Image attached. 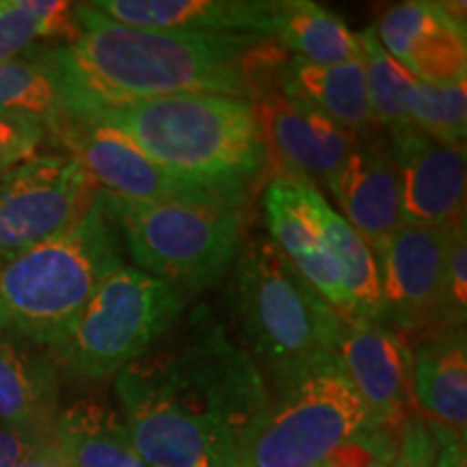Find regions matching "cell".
Listing matches in <instances>:
<instances>
[{"label":"cell","instance_id":"6da1fadb","mask_svg":"<svg viewBox=\"0 0 467 467\" xmlns=\"http://www.w3.org/2000/svg\"><path fill=\"white\" fill-rule=\"evenodd\" d=\"M115 394L150 467H241L271 396L251 355L203 309L182 340L121 368Z\"/></svg>","mask_w":467,"mask_h":467},{"label":"cell","instance_id":"7a4b0ae2","mask_svg":"<svg viewBox=\"0 0 467 467\" xmlns=\"http://www.w3.org/2000/svg\"><path fill=\"white\" fill-rule=\"evenodd\" d=\"M80 35L55 46L67 113L96 102L203 93L251 102L285 50L258 35L182 33L126 26L76 3Z\"/></svg>","mask_w":467,"mask_h":467},{"label":"cell","instance_id":"3957f363","mask_svg":"<svg viewBox=\"0 0 467 467\" xmlns=\"http://www.w3.org/2000/svg\"><path fill=\"white\" fill-rule=\"evenodd\" d=\"M72 115L119 132L154 162L191 178L249 186L268 169L254 109L236 98L180 93L96 102Z\"/></svg>","mask_w":467,"mask_h":467},{"label":"cell","instance_id":"277c9868","mask_svg":"<svg viewBox=\"0 0 467 467\" xmlns=\"http://www.w3.org/2000/svg\"><path fill=\"white\" fill-rule=\"evenodd\" d=\"M119 225L102 191L78 223L0 265V334L52 348L124 266Z\"/></svg>","mask_w":467,"mask_h":467},{"label":"cell","instance_id":"5b68a950","mask_svg":"<svg viewBox=\"0 0 467 467\" xmlns=\"http://www.w3.org/2000/svg\"><path fill=\"white\" fill-rule=\"evenodd\" d=\"M232 268L230 295L238 325L273 372L336 353L342 317L271 238L244 241Z\"/></svg>","mask_w":467,"mask_h":467},{"label":"cell","instance_id":"8992f818","mask_svg":"<svg viewBox=\"0 0 467 467\" xmlns=\"http://www.w3.org/2000/svg\"><path fill=\"white\" fill-rule=\"evenodd\" d=\"M275 379L241 467H317L375 429L336 353L275 372Z\"/></svg>","mask_w":467,"mask_h":467},{"label":"cell","instance_id":"52a82bcc","mask_svg":"<svg viewBox=\"0 0 467 467\" xmlns=\"http://www.w3.org/2000/svg\"><path fill=\"white\" fill-rule=\"evenodd\" d=\"M184 306L182 290L121 266L104 279L67 334L50 348V358L69 375L104 381L169 334Z\"/></svg>","mask_w":467,"mask_h":467},{"label":"cell","instance_id":"ba28073f","mask_svg":"<svg viewBox=\"0 0 467 467\" xmlns=\"http://www.w3.org/2000/svg\"><path fill=\"white\" fill-rule=\"evenodd\" d=\"M109 200L132 260L184 295L223 279L247 241L244 208Z\"/></svg>","mask_w":467,"mask_h":467},{"label":"cell","instance_id":"9c48e42d","mask_svg":"<svg viewBox=\"0 0 467 467\" xmlns=\"http://www.w3.org/2000/svg\"><path fill=\"white\" fill-rule=\"evenodd\" d=\"M61 154L72 156L104 195L132 203H195L244 208L249 186L210 182L171 171L145 156L119 132L66 113L46 128Z\"/></svg>","mask_w":467,"mask_h":467},{"label":"cell","instance_id":"30bf717a","mask_svg":"<svg viewBox=\"0 0 467 467\" xmlns=\"http://www.w3.org/2000/svg\"><path fill=\"white\" fill-rule=\"evenodd\" d=\"M96 184L72 156L35 154L0 175V265L85 217Z\"/></svg>","mask_w":467,"mask_h":467},{"label":"cell","instance_id":"8fae6325","mask_svg":"<svg viewBox=\"0 0 467 467\" xmlns=\"http://www.w3.org/2000/svg\"><path fill=\"white\" fill-rule=\"evenodd\" d=\"M275 67L262 76L249 102L265 139L268 165L279 169L277 178L317 180L329 186L358 139L317 107L285 93Z\"/></svg>","mask_w":467,"mask_h":467},{"label":"cell","instance_id":"7c38bea8","mask_svg":"<svg viewBox=\"0 0 467 467\" xmlns=\"http://www.w3.org/2000/svg\"><path fill=\"white\" fill-rule=\"evenodd\" d=\"M452 227L402 225L372 249L385 325L407 342L440 334V303Z\"/></svg>","mask_w":467,"mask_h":467},{"label":"cell","instance_id":"4fadbf2b","mask_svg":"<svg viewBox=\"0 0 467 467\" xmlns=\"http://www.w3.org/2000/svg\"><path fill=\"white\" fill-rule=\"evenodd\" d=\"M329 208L317 186L303 180L275 178L266 186L268 238L342 318H355L342 262L327 241Z\"/></svg>","mask_w":467,"mask_h":467},{"label":"cell","instance_id":"5bb4252c","mask_svg":"<svg viewBox=\"0 0 467 467\" xmlns=\"http://www.w3.org/2000/svg\"><path fill=\"white\" fill-rule=\"evenodd\" d=\"M336 358L370 411L375 429L399 433L411 418V350L388 325L342 318Z\"/></svg>","mask_w":467,"mask_h":467},{"label":"cell","instance_id":"9a60e30c","mask_svg":"<svg viewBox=\"0 0 467 467\" xmlns=\"http://www.w3.org/2000/svg\"><path fill=\"white\" fill-rule=\"evenodd\" d=\"M375 35L388 55L418 80L457 83L467 74L465 5L409 0L385 9Z\"/></svg>","mask_w":467,"mask_h":467},{"label":"cell","instance_id":"2e32d148","mask_svg":"<svg viewBox=\"0 0 467 467\" xmlns=\"http://www.w3.org/2000/svg\"><path fill=\"white\" fill-rule=\"evenodd\" d=\"M405 225L452 227L465 219V145H446L416 126L388 132Z\"/></svg>","mask_w":467,"mask_h":467},{"label":"cell","instance_id":"e0dca14e","mask_svg":"<svg viewBox=\"0 0 467 467\" xmlns=\"http://www.w3.org/2000/svg\"><path fill=\"white\" fill-rule=\"evenodd\" d=\"M327 189L340 203L347 223L370 244V249L405 225L399 167L383 128L358 137Z\"/></svg>","mask_w":467,"mask_h":467},{"label":"cell","instance_id":"ac0fdd59","mask_svg":"<svg viewBox=\"0 0 467 467\" xmlns=\"http://www.w3.org/2000/svg\"><path fill=\"white\" fill-rule=\"evenodd\" d=\"M89 5L126 26L271 39L284 9V0H96Z\"/></svg>","mask_w":467,"mask_h":467},{"label":"cell","instance_id":"d6986e66","mask_svg":"<svg viewBox=\"0 0 467 467\" xmlns=\"http://www.w3.org/2000/svg\"><path fill=\"white\" fill-rule=\"evenodd\" d=\"M411 350V400L429 422L465 435L467 424V342L465 329L407 342Z\"/></svg>","mask_w":467,"mask_h":467},{"label":"cell","instance_id":"ffe728a7","mask_svg":"<svg viewBox=\"0 0 467 467\" xmlns=\"http://www.w3.org/2000/svg\"><path fill=\"white\" fill-rule=\"evenodd\" d=\"M275 74L285 93L317 107L355 139L381 128L370 109L361 57L342 66H314L296 57H284Z\"/></svg>","mask_w":467,"mask_h":467},{"label":"cell","instance_id":"44dd1931","mask_svg":"<svg viewBox=\"0 0 467 467\" xmlns=\"http://www.w3.org/2000/svg\"><path fill=\"white\" fill-rule=\"evenodd\" d=\"M50 440L67 467H150L134 448L121 413L98 399L58 409Z\"/></svg>","mask_w":467,"mask_h":467},{"label":"cell","instance_id":"7402d4cb","mask_svg":"<svg viewBox=\"0 0 467 467\" xmlns=\"http://www.w3.org/2000/svg\"><path fill=\"white\" fill-rule=\"evenodd\" d=\"M0 334V424L52 433L58 413V372L50 355Z\"/></svg>","mask_w":467,"mask_h":467},{"label":"cell","instance_id":"603a6c76","mask_svg":"<svg viewBox=\"0 0 467 467\" xmlns=\"http://www.w3.org/2000/svg\"><path fill=\"white\" fill-rule=\"evenodd\" d=\"M275 42L288 57L314 66H342L361 57L358 33L334 11L309 0H284Z\"/></svg>","mask_w":467,"mask_h":467},{"label":"cell","instance_id":"cb8c5ba5","mask_svg":"<svg viewBox=\"0 0 467 467\" xmlns=\"http://www.w3.org/2000/svg\"><path fill=\"white\" fill-rule=\"evenodd\" d=\"M80 35L76 3L0 0V63L46 46H67Z\"/></svg>","mask_w":467,"mask_h":467},{"label":"cell","instance_id":"d4e9b609","mask_svg":"<svg viewBox=\"0 0 467 467\" xmlns=\"http://www.w3.org/2000/svg\"><path fill=\"white\" fill-rule=\"evenodd\" d=\"M55 46L0 63V110L35 117L48 128L67 113L63 78L52 57Z\"/></svg>","mask_w":467,"mask_h":467},{"label":"cell","instance_id":"484cf974","mask_svg":"<svg viewBox=\"0 0 467 467\" xmlns=\"http://www.w3.org/2000/svg\"><path fill=\"white\" fill-rule=\"evenodd\" d=\"M358 37L366 67L368 98H370L375 121L385 132L411 126L409 104H411L413 87H416L418 78L405 66H400L392 55L383 50L375 35V28H364V31L358 33Z\"/></svg>","mask_w":467,"mask_h":467},{"label":"cell","instance_id":"4316f807","mask_svg":"<svg viewBox=\"0 0 467 467\" xmlns=\"http://www.w3.org/2000/svg\"><path fill=\"white\" fill-rule=\"evenodd\" d=\"M327 241L342 262L344 285H347L355 318L385 325L381 279H379L377 258L370 244L334 208L327 213Z\"/></svg>","mask_w":467,"mask_h":467},{"label":"cell","instance_id":"83f0119b","mask_svg":"<svg viewBox=\"0 0 467 467\" xmlns=\"http://www.w3.org/2000/svg\"><path fill=\"white\" fill-rule=\"evenodd\" d=\"M409 121L435 141L465 145L467 83L431 85L418 80L409 104Z\"/></svg>","mask_w":467,"mask_h":467},{"label":"cell","instance_id":"f1b7e54d","mask_svg":"<svg viewBox=\"0 0 467 467\" xmlns=\"http://www.w3.org/2000/svg\"><path fill=\"white\" fill-rule=\"evenodd\" d=\"M467 314V236L465 219H461L451 230L448 243L446 271L441 284L440 329H465Z\"/></svg>","mask_w":467,"mask_h":467},{"label":"cell","instance_id":"f546056e","mask_svg":"<svg viewBox=\"0 0 467 467\" xmlns=\"http://www.w3.org/2000/svg\"><path fill=\"white\" fill-rule=\"evenodd\" d=\"M46 137V126L35 117L0 110V173L37 154Z\"/></svg>","mask_w":467,"mask_h":467},{"label":"cell","instance_id":"4dcf8cb0","mask_svg":"<svg viewBox=\"0 0 467 467\" xmlns=\"http://www.w3.org/2000/svg\"><path fill=\"white\" fill-rule=\"evenodd\" d=\"M396 452H399V433L372 429L336 451L329 461L336 467H392Z\"/></svg>","mask_w":467,"mask_h":467},{"label":"cell","instance_id":"1f68e13d","mask_svg":"<svg viewBox=\"0 0 467 467\" xmlns=\"http://www.w3.org/2000/svg\"><path fill=\"white\" fill-rule=\"evenodd\" d=\"M435 437L429 422L411 416L399 431V452L392 467H433Z\"/></svg>","mask_w":467,"mask_h":467},{"label":"cell","instance_id":"d6a6232c","mask_svg":"<svg viewBox=\"0 0 467 467\" xmlns=\"http://www.w3.org/2000/svg\"><path fill=\"white\" fill-rule=\"evenodd\" d=\"M46 440H50V433L0 424V467H17Z\"/></svg>","mask_w":467,"mask_h":467},{"label":"cell","instance_id":"836d02e7","mask_svg":"<svg viewBox=\"0 0 467 467\" xmlns=\"http://www.w3.org/2000/svg\"><path fill=\"white\" fill-rule=\"evenodd\" d=\"M429 422V420H426ZM435 437V457L433 467H467V448L465 435L446 426L429 422Z\"/></svg>","mask_w":467,"mask_h":467},{"label":"cell","instance_id":"e575fe53","mask_svg":"<svg viewBox=\"0 0 467 467\" xmlns=\"http://www.w3.org/2000/svg\"><path fill=\"white\" fill-rule=\"evenodd\" d=\"M17 467H67V465L66 461L61 459V454L57 452V448L52 446V440H46L39 443L37 448H33V451L28 452V457Z\"/></svg>","mask_w":467,"mask_h":467},{"label":"cell","instance_id":"d590c367","mask_svg":"<svg viewBox=\"0 0 467 467\" xmlns=\"http://www.w3.org/2000/svg\"><path fill=\"white\" fill-rule=\"evenodd\" d=\"M317 467H336L334 463H331V461L329 459H327V461H323V463H320V465H317Z\"/></svg>","mask_w":467,"mask_h":467},{"label":"cell","instance_id":"8d00e7d4","mask_svg":"<svg viewBox=\"0 0 467 467\" xmlns=\"http://www.w3.org/2000/svg\"><path fill=\"white\" fill-rule=\"evenodd\" d=\"M0 175H3V173H0Z\"/></svg>","mask_w":467,"mask_h":467}]
</instances>
